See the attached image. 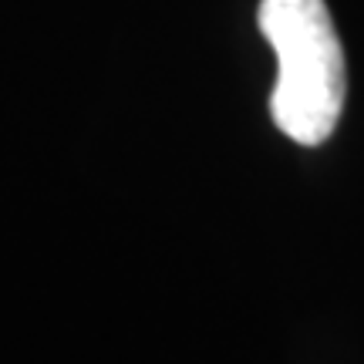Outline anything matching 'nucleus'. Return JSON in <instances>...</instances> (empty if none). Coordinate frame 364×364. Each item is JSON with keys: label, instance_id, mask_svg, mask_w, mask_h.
Segmentation results:
<instances>
[{"label": "nucleus", "instance_id": "obj_1", "mask_svg": "<svg viewBox=\"0 0 364 364\" xmlns=\"http://www.w3.org/2000/svg\"><path fill=\"white\" fill-rule=\"evenodd\" d=\"M263 38L277 54L270 115L297 145H321L344 112V48L324 0H260Z\"/></svg>", "mask_w": 364, "mask_h": 364}]
</instances>
